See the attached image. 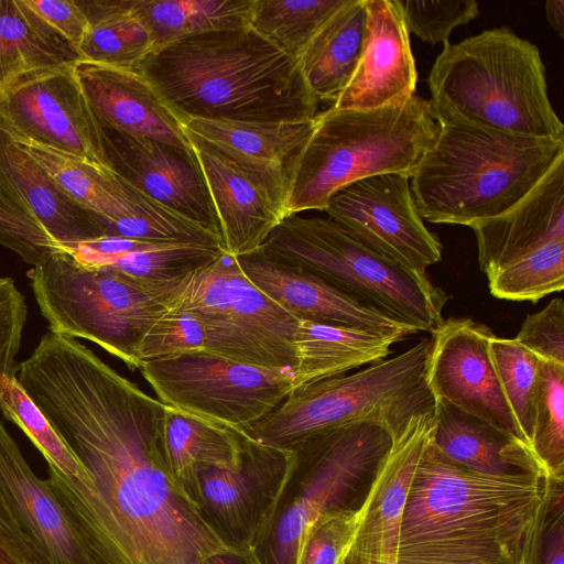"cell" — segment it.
<instances>
[{
    "label": "cell",
    "mask_w": 564,
    "mask_h": 564,
    "mask_svg": "<svg viewBox=\"0 0 564 564\" xmlns=\"http://www.w3.org/2000/svg\"><path fill=\"white\" fill-rule=\"evenodd\" d=\"M400 340L393 335L300 319L292 339L295 388L379 362Z\"/></svg>",
    "instance_id": "obj_27"
},
{
    "label": "cell",
    "mask_w": 564,
    "mask_h": 564,
    "mask_svg": "<svg viewBox=\"0 0 564 564\" xmlns=\"http://www.w3.org/2000/svg\"><path fill=\"white\" fill-rule=\"evenodd\" d=\"M0 188L33 215L62 251L106 237L101 217L74 200L2 130Z\"/></svg>",
    "instance_id": "obj_25"
},
{
    "label": "cell",
    "mask_w": 564,
    "mask_h": 564,
    "mask_svg": "<svg viewBox=\"0 0 564 564\" xmlns=\"http://www.w3.org/2000/svg\"><path fill=\"white\" fill-rule=\"evenodd\" d=\"M434 423V411L420 414L393 437L359 505L361 519L341 564H398L405 503Z\"/></svg>",
    "instance_id": "obj_19"
},
{
    "label": "cell",
    "mask_w": 564,
    "mask_h": 564,
    "mask_svg": "<svg viewBox=\"0 0 564 564\" xmlns=\"http://www.w3.org/2000/svg\"><path fill=\"white\" fill-rule=\"evenodd\" d=\"M0 498L44 564H93L48 479L33 473L1 420Z\"/></svg>",
    "instance_id": "obj_21"
},
{
    "label": "cell",
    "mask_w": 564,
    "mask_h": 564,
    "mask_svg": "<svg viewBox=\"0 0 564 564\" xmlns=\"http://www.w3.org/2000/svg\"><path fill=\"white\" fill-rule=\"evenodd\" d=\"M224 253L219 247L160 245L137 250L108 264L107 269L151 281H176L200 269Z\"/></svg>",
    "instance_id": "obj_41"
},
{
    "label": "cell",
    "mask_w": 564,
    "mask_h": 564,
    "mask_svg": "<svg viewBox=\"0 0 564 564\" xmlns=\"http://www.w3.org/2000/svg\"><path fill=\"white\" fill-rule=\"evenodd\" d=\"M432 339L369 365L293 389L270 413L242 430L249 437L292 449L325 432L362 421L383 424L399 436L414 416L435 410L427 383Z\"/></svg>",
    "instance_id": "obj_7"
},
{
    "label": "cell",
    "mask_w": 564,
    "mask_h": 564,
    "mask_svg": "<svg viewBox=\"0 0 564 564\" xmlns=\"http://www.w3.org/2000/svg\"><path fill=\"white\" fill-rule=\"evenodd\" d=\"M78 62V51L25 0H0V89L24 74Z\"/></svg>",
    "instance_id": "obj_30"
},
{
    "label": "cell",
    "mask_w": 564,
    "mask_h": 564,
    "mask_svg": "<svg viewBox=\"0 0 564 564\" xmlns=\"http://www.w3.org/2000/svg\"><path fill=\"white\" fill-rule=\"evenodd\" d=\"M0 564H31L19 546L0 532Z\"/></svg>",
    "instance_id": "obj_53"
},
{
    "label": "cell",
    "mask_w": 564,
    "mask_h": 564,
    "mask_svg": "<svg viewBox=\"0 0 564 564\" xmlns=\"http://www.w3.org/2000/svg\"><path fill=\"white\" fill-rule=\"evenodd\" d=\"M208 352L202 321L189 312L167 307L143 335L138 348L140 364L185 354Z\"/></svg>",
    "instance_id": "obj_42"
},
{
    "label": "cell",
    "mask_w": 564,
    "mask_h": 564,
    "mask_svg": "<svg viewBox=\"0 0 564 564\" xmlns=\"http://www.w3.org/2000/svg\"><path fill=\"white\" fill-rule=\"evenodd\" d=\"M158 400L183 413L245 430L295 389L291 369H271L205 352L141 362Z\"/></svg>",
    "instance_id": "obj_12"
},
{
    "label": "cell",
    "mask_w": 564,
    "mask_h": 564,
    "mask_svg": "<svg viewBox=\"0 0 564 564\" xmlns=\"http://www.w3.org/2000/svg\"><path fill=\"white\" fill-rule=\"evenodd\" d=\"M185 131L219 220L224 251L234 257L257 251L286 217L289 171L238 156Z\"/></svg>",
    "instance_id": "obj_16"
},
{
    "label": "cell",
    "mask_w": 564,
    "mask_h": 564,
    "mask_svg": "<svg viewBox=\"0 0 564 564\" xmlns=\"http://www.w3.org/2000/svg\"><path fill=\"white\" fill-rule=\"evenodd\" d=\"M247 279L297 319L398 336L416 332L354 300L318 276L259 250L236 257Z\"/></svg>",
    "instance_id": "obj_22"
},
{
    "label": "cell",
    "mask_w": 564,
    "mask_h": 564,
    "mask_svg": "<svg viewBox=\"0 0 564 564\" xmlns=\"http://www.w3.org/2000/svg\"><path fill=\"white\" fill-rule=\"evenodd\" d=\"M95 121L107 169L135 191L223 240L207 183L192 147L130 134L96 118Z\"/></svg>",
    "instance_id": "obj_17"
},
{
    "label": "cell",
    "mask_w": 564,
    "mask_h": 564,
    "mask_svg": "<svg viewBox=\"0 0 564 564\" xmlns=\"http://www.w3.org/2000/svg\"><path fill=\"white\" fill-rule=\"evenodd\" d=\"M564 491L558 486L552 499L536 564H564Z\"/></svg>",
    "instance_id": "obj_50"
},
{
    "label": "cell",
    "mask_w": 564,
    "mask_h": 564,
    "mask_svg": "<svg viewBox=\"0 0 564 564\" xmlns=\"http://www.w3.org/2000/svg\"><path fill=\"white\" fill-rule=\"evenodd\" d=\"M25 299L11 278H0V377L15 375L22 332L26 323Z\"/></svg>",
    "instance_id": "obj_47"
},
{
    "label": "cell",
    "mask_w": 564,
    "mask_h": 564,
    "mask_svg": "<svg viewBox=\"0 0 564 564\" xmlns=\"http://www.w3.org/2000/svg\"><path fill=\"white\" fill-rule=\"evenodd\" d=\"M348 0H253L249 26L297 59L323 24Z\"/></svg>",
    "instance_id": "obj_35"
},
{
    "label": "cell",
    "mask_w": 564,
    "mask_h": 564,
    "mask_svg": "<svg viewBox=\"0 0 564 564\" xmlns=\"http://www.w3.org/2000/svg\"><path fill=\"white\" fill-rule=\"evenodd\" d=\"M293 463L292 449L260 443L243 433L236 465L198 470V510L228 549L253 551Z\"/></svg>",
    "instance_id": "obj_13"
},
{
    "label": "cell",
    "mask_w": 564,
    "mask_h": 564,
    "mask_svg": "<svg viewBox=\"0 0 564 564\" xmlns=\"http://www.w3.org/2000/svg\"><path fill=\"white\" fill-rule=\"evenodd\" d=\"M323 212L356 240L406 269L425 272L442 260L443 246L416 210L408 174L350 183Z\"/></svg>",
    "instance_id": "obj_15"
},
{
    "label": "cell",
    "mask_w": 564,
    "mask_h": 564,
    "mask_svg": "<svg viewBox=\"0 0 564 564\" xmlns=\"http://www.w3.org/2000/svg\"><path fill=\"white\" fill-rule=\"evenodd\" d=\"M32 400L90 482L48 481L93 564H205L228 549L171 476L166 405L95 354L48 375Z\"/></svg>",
    "instance_id": "obj_1"
},
{
    "label": "cell",
    "mask_w": 564,
    "mask_h": 564,
    "mask_svg": "<svg viewBox=\"0 0 564 564\" xmlns=\"http://www.w3.org/2000/svg\"><path fill=\"white\" fill-rule=\"evenodd\" d=\"M492 334L487 326L470 318L444 319L432 334L427 383L435 399L445 400L528 444L489 351Z\"/></svg>",
    "instance_id": "obj_18"
},
{
    "label": "cell",
    "mask_w": 564,
    "mask_h": 564,
    "mask_svg": "<svg viewBox=\"0 0 564 564\" xmlns=\"http://www.w3.org/2000/svg\"><path fill=\"white\" fill-rule=\"evenodd\" d=\"M124 185L128 208L121 216L104 224L106 237L223 248V240L218 236L141 194L127 183Z\"/></svg>",
    "instance_id": "obj_36"
},
{
    "label": "cell",
    "mask_w": 564,
    "mask_h": 564,
    "mask_svg": "<svg viewBox=\"0 0 564 564\" xmlns=\"http://www.w3.org/2000/svg\"><path fill=\"white\" fill-rule=\"evenodd\" d=\"M545 17L552 29L561 36H564V1L547 0L545 2Z\"/></svg>",
    "instance_id": "obj_54"
},
{
    "label": "cell",
    "mask_w": 564,
    "mask_h": 564,
    "mask_svg": "<svg viewBox=\"0 0 564 564\" xmlns=\"http://www.w3.org/2000/svg\"><path fill=\"white\" fill-rule=\"evenodd\" d=\"M431 108L437 137L410 175L414 205L426 221L469 227L498 216L564 158V138L489 130Z\"/></svg>",
    "instance_id": "obj_4"
},
{
    "label": "cell",
    "mask_w": 564,
    "mask_h": 564,
    "mask_svg": "<svg viewBox=\"0 0 564 564\" xmlns=\"http://www.w3.org/2000/svg\"><path fill=\"white\" fill-rule=\"evenodd\" d=\"M96 119L123 132L191 148L180 119L138 72L80 61L74 66Z\"/></svg>",
    "instance_id": "obj_24"
},
{
    "label": "cell",
    "mask_w": 564,
    "mask_h": 564,
    "mask_svg": "<svg viewBox=\"0 0 564 564\" xmlns=\"http://www.w3.org/2000/svg\"><path fill=\"white\" fill-rule=\"evenodd\" d=\"M531 447L552 478L564 481V366L540 360Z\"/></svg>",
    "instance_id": "obj_39"
},
{
    "label": "cell",
    "mask_w": 564,
    "mask_h": 564,
    "mask_svg": "<svg viewBox=\"0 0 564 564\" xmlns=\"http://www.w3.org/2000/svg\"><path fill=\"white\" fill-rule=\"evenodd\" d=\"M393 436L362 421L315 435L295 447L294 463L253 553L260 564H296L302 542L319 517L368 488Z\"/></svg>",
    "instance_id": "obj_10"
},
{
    "label": "cell",
    "mask_w": 564,
    "mask_h": 564,
    "mask_svg": "<svg viewBox=\"0 0 564 564\" xmlns=\"http://www.w3.org/2000/svg\"><path fill=\"white\" fill-rule=\"evenodd\" d=\"M488 344L506 399L525 442L531 446L540 359L513 338L492 334Z\"/></svg>",
    "instance_id": "obj_40"
},
{
    "label": "cell",
    "mask_w": 564,
    "mask_h": 564,
    "mask_svg": "<svg viewBox=\"0 0 564 564\" xmlns=\"http://www.w3.org/2000/svg\"><path fill=\"white\" fill-rule=\"evenodd\" d=\"M0 532L14 542L24 553L31 564H44L33 544L22 532L19 524L11 516L9 509L0 498Z\"/></svg>",
    "instance_id": "obj_51"
},
{
    "label": "cell",
    "mask_w": 564,
    "mask_h": 564,
    "mask_svg": "<svg viewBox=\"0 0 564 564\" xmlns=\"http://www.w3.org/2000/svg\"><path fill=\"white\" fill-rule=\"evenodd\" d=\"M364 0H348L317 31L299 58L318 102L332 106L350 80L364 43Z\"/></svg>",
    "instance_id": "obj_28"
},
{
    "label": "cell",
    "mask_w": 564,
    "mask_h": 564,
    "mask_svg": "<svg viewBox=\"0 0 564 564\" xmlns=\"http://www.w3.org/2000/svg\"><path fill=\"white\" fill-rule=\"evenodd\" d=\"M469 227L486 276L549 242L564 240V158L513 207Z\"/></svg>",
    "instance_id": "obj_23"
},
{
    "label": "cell",
    "mask_w": 564,
    "mask_h": 564,
    "mask_svg": "<svg viewBox=\"0 0 564 564\" xmlns=\"http://www.w3.org/2000/svg\"><path fill=\"white\" fill-rule=\"evenodd\" d=\"M17 143V142H15ZM78 204L101 217V224L128 208L124 183L109 169L52 149L18 143Z\"/></svg>",
    "instance_id": "obj_34"
},
{
    "label": "cell",
    "mask_w": 564,
    "mask_h": 564,
    "mask_svg": "<svg viewBox=\"0 0 564 564\" xmlns=\"http://www.w3.org/2000/svg\"><path fill=\"white\" fill-rule=\"evenodd\" d=\"M25 2L78 51L88 30V21L76 0H25Z\"/></svg>",
    "instance_id": "obj_48"
},
{
    "label": "cell",
    "mask_w": 564,
    "mask_h": 564,
    "mask_svg": "<svg viewBox=\"0 0 564 564\" xmlns=\"http://www.w3.org/2000/svg\"><path fill=\"white\" fill-rule=\"evenodd\" d=\"M312 273L416 333H434L449 296L426 272L406 269L366 247L329 217L286 216L258 249Z\"/></svg>",
    "instance_id": "obj_8"
},
{
    "label": "cell",
    "mask_w": 564,
    "mask_h": 564,
    "mask_svg": "<svg viewBox=\"0 0 564 564\" xmlns=\"http://www.w3.org/2000/svg\"><path fill=\"white\" fill-rule=\"evenodd\" d=\"M561 485L546 470H471L430 437L405 503L398 564H536Z\"/></svg>",
    "instance_id": "obj_2"
},
{
    "label": "cell",
    "mask_w": 564,
    "mask_h": 564,
    "mask_svg": "<svg viewBox=\"0 0 564 564\" xmlns=\"http://www.w3.org/2000/svg\"><path fill=\"white\" fill-rule=\"evenodd\" d=\"M0 130L17 143L106 167L96 121L74 66L28 73L1 88Z\"/></svg>",
    "instance_id": "obj_14"
},
{
    "label": "cell",
    "mask_w": 564,
    "mask_h": 564,
    "mask_svg": "<svg viewBox=\"0 0 564 564\" xmlns=\"http://www.w3.org/2000/svg\"><path fill=\"white\" fill-rule=\"evenodd\" d=\"M427 85L433 107L473 126L535 139L564 138L540 50L508 28L443 46Z\"/></svg>",
    "instance_id": "obj_5"
},
{
    "label": "cell",
    "mask_w": 564,
    "mask_h": 564,
    "mask_svg": "<svg viewBox=\"0 0 564 564\" xmlns=\"http://www.w3.org/2000/svg\"><path fill=\"white\" fill-rule=\"evenodd\" d=\"M167 307L202 321L209 355L271 369L296 365L292 339L300 319L258 290L225 251L183 278Z\"/></svg>",
    "instance_id": "obj_11"
},
{
    "label": "cell",
    "mask_w": 564,
    "mask_h": 564,
    "mask_svg": "<svg viewBox=\"0 0 564 564\" xmlns=\"http://www.w3.org/2000/svg\"><path fill=\"white\" fill-rule=\"evenodd\" d=\"M360 519L359 506L319 517L302 542L296 564H341L354 542Z\"/></svg>",
    "instance_id": "obj_44"
},
{
    "label": "cell",
    "mask_w": 564,
    "mask_h": 564,
    "mask_svg": "<svg viewBox=\"0 0 564 564\" xmlns=\"http://www.w3.org/2000/svg\"><path fill=\"white\" fill-rule=\"evenodd\" d=\"M26 276L48 332L83 338L139 369L137 348L182 280L151 281L88 268L59 251ZM185 278V276H184Z\"/></svg>",
    "instance_id": "obj_9"
},
{
    "label": "cell",
    "mask_w": 564,
    "mask_h": 564,
    "mask_svg": "<svg viewBox=\"0 0 564 564\" xmlns=\"http://www.w3.org/2000/svg\"><path fill=\"white\" fill-rule=\"evenodd\" d=\"M438 132L430 99L411 97L373 109H335L316 127L289 178L286 216L323 212L329 198L356 181L388 173L411 175Z\"/></svg>",
    "instance_id": "obj_6"
},
{
    "label": "cell",
    "mask_w": 564,
    "mask_h": 564,
    "mask_svg": "<svg viewBox=\"0 0 564 564\" xmlns=\"http://www.w3.org/2000/svg\"><path fill=\"white\" fill-rule=\"evenodd\" d=\"M205 564H260L253 551L225 549L207 558Z\"/></svg>",
    "instance_id": "obj_52"
},
{
    "label": "cell",
    "mask_w": 564,
    "mask_h": 564,
    "mask_svg": "<svg viewBox=\"0 0 564 564\" xmlns=\"http://www.w3.org/2000/svg\"><path fill=\"white\" fill-rule=\"evenodd\" d=\"M0 411L8 421L23 431L46 459L48 467L67 478L90 482L84 467L25 392L15 375L0 377Z\"/></svg>",
    "instance_id": "obj_37"
},
{
    "label": "cell",
    "mask_w": 564,
    "mask_h": 564,
    "mask_svg": "<svg viewBox=\"0 0 564 564\" xmlns=\"http://www.w3.org/2000/svg\"><path fill=\"white\" fill-rule=\"evenodd\" d=\"M253 0H130L155 48L196 34L247 28Z\"/></svg>",
    "instance_id": "obj_33"
},
{
    "label": "cell",
    "mask_w": 564,
    "mask_h": 564,
    "mask_svg": "<svg viewBox=\"0 0 564 564\" xmlns=\"http://www.w3.org/2000/svg\"><path fill=\"white\" fill-rule=\"evenodd\" d=\"M135 72L182 124L191 119L296 122L319 113L299 61L250 26L156 47Z\"/></svg>",
    "instance_id": "obj_3"
},
{
    "label": "cell",
    "mask_w": 564,
    "mask_h": 564,
    "mask_svg": "<svg viewBox=\"0 0 564 564\" xmlns=\"http://www.w3.org/2000/svg\"><path fill=\"white\" fill-rule=\"evenodd\" d=\"M242 434L240 430L166 405L165 440L170 473L196 507L198 470L236 465L240 457Z\"/></svg>",
    "instance_id": "obj_29"
},
{
    "label": "cell",
    "mask_w": 564,
    "mask_h": 564,
    "mask_svg": "<svg viewBox=\"0 0 564 564\" xmlns=\"http://www.w3.org/2000/svg\"><path fill=\"white\" fill-rule=\"evenodd\" d=\"M88 21L78 47L80 61L137 70L155 50L154 41L130 9V0H76Z\"/></svg>",
    "instance_id": "obj_32"
},
{
    "label": "cell",
    "mask_w": 564,
    "mask_h": 564,
    "mask_svg": "<svg viewBox=\"0 0 564 564\" xmlns=\"http://www.w3.org/2000/svg\"><path fill=\"white\" fill-rule=\"evenodd\" d=\"M540 360L564 366V301L553 299L522 322L513 338Z\"/></svg>",
    "instance_id": "obj_46"
},
{
    "label": "cell",
    "mask_w": 564,
    "mask_h": 564,
    "mask_svg": "<svg viewBox=\"0 0 564 564\" xmlns=\"http://www.w3.org/2000/svg\"><path fill=\"white\" fill-rule=\"evenodd\" d=\"M160 245L167 243L107 236L93 241L79 243L63 251L68 253L75 261L84 267L104 268L127 253Z\"/></svg>",
    "instance_id": "obj_49"
},
{
    "label": "cell",
    "mask_w": 564,
    "mask_h": 564,
    "mask_svg": "<svg viewBox=\"0 0 564 564\" xmlns=\"http://www.w3.org/2000/svg\"><path fill=\"white\" fill-rule=\"evenodd\" d=\"M316 123L317 117L296 122L191 119L183 122V127L230 153L285 169L290 174Z\"/></svg>",
    "instance_id": "obj_31"
},
{
    "label": "cell",
    "mask_w": 564,
    "mask_h": 564,
    "mask_svg": "<svg viewBox=\"0 0 564 564\" xmlns=\"http://www.w3.org/2000/svg\"><path fill=\"white\" fill-rule=\"evenodd\" d=\"M365 35L356 69L332 108L373 109L415 94L417 72L399 0H364Z\"/></svg>",
    "instance_id": "obj_20"
},
{
    "label": "cell",
    "mask_w": 564,
    "mask_h": 564,
    "mask_svg": "<svg viewBox=\"0 0 564 564\" xmlns=\"http://www.w3.org/2000/svg\"><path fill=\"white\" fill-rule=\"evenodd\" d=\"M0 245L32 267L62 251L41 224L0 188Z\"/></svg>",
    "instance_id": "obj_45"
},
{
    "label": "cell",
    "mask_w": 564,
    "mask_h": 564,
    "mask_svg": "<svg viewBox=\"0 0 564 564\" xmlns=\"http://www.w3.org/2000/svg\"><path fill=\"white\" fill-rule=\"evenodd\" d=\"M433 445L478 473L505 475L546 470L531 446L445 400L436 399Z\"/></svg>",
    "instance_id": "obj_26"
},
{
    "label": "cell",
    "mask_w": 564,
    "mask_h": 564,
    "mask_svg": "<svg viewBox=\"0 0 564 564\" xmlns=\"http://www.w3.org/2000/svg\"><path fill=\"white\" fill-rule=\"evenodd\" d=\"M501 300L539 302L564 286V240L549 242L487 276Z\"/></svg>",
    "instance_id": "obj_38"
},
{
    "label": "cell",
    "mask_w": 564,
    "mask_h": 564,
    "mask_svg": "<svg viewBox=\"0 0 564 564\" xmlns=\"http://www.w3.org/2000/svg\"><path fill=\"white\" fill-rule=\"evenodd\" d=\"M409 33L431 45L448 44L452 31L480 14L475 0H399Z\"/></svg>",
    "instance_id": "obj_43"
}]
</instances>
